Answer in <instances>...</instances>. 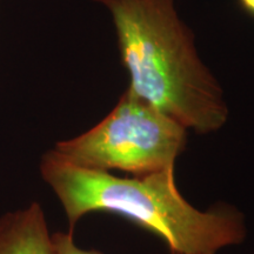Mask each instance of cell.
Here are the masks:
<instances>
[{"mask_svg": "<svg viewBox=\"0 0 254 254\" xmlns=\"http://www.w3.org/2000/svg\"><path fill=\"white\" fill-rule=\"evenodd\" d=\"M55 254H103L99 251L82 250L75 244L73 232H57L52 234Z\"/></svg>", "mask_w": 254, "mask_h": 254, "instance_id": "cell-5", "label": "cell"}, {"mask_svg": "<svg viewBox=\"0 0 254 254\" xmlns=\"http://www.w3.org/2000/svg\"><path fill=\"white\" fill-rule=\"evenodd\" d=\"M40 174L72 232L86 214L106 212L152 232L172 254H217L247 237L246 218L236 206L217 202L200 211L190 205L178 190L174 168L122 178L79 166L51 150L41 158Z\"/></svg>", "mask_w": 254, "mask_h": 254, "instance_id": "cell-1", "label": "cell"}, {"mask_svg": "<svg viewBox=\"0 0 254 254\" xmlns=\"http://www.w3.org/2000/svg\"><path fill=\"white\" fill-rule=\"evenodd\" d=\"M186 144L185 127L127 88L106 118L53 150L79 166L140 177L176 167Z\"/></svg>", "mask_w": 254, "mask_h": 254, "instance_id": "cell-3", "label": "cell"}, {"mask_svg": "<svg viewBox=\"0 0 254 254\" xmlns=\"http://www.w3.org/2000/svg\"><path fill=\"white\" fill-rule=\"evenodd\" d=\"M94 1L112 17L132 93L198 134L227 123L224 91L200 58L176 0Z\"/></svg>", "mask_w": 254, "mask_h": 254, "instance_id": "cell-2", "label": "cell"}, {"mask_svg": "<svg viewBox=\"0 0 254 254\" xmlns=\"http://www.w3.org/2000/svg\"><path fill=\"white\" fill-rule=\"evenodd\" d=\"M171 254H172V253H171Z\"/></svg>", "mask_w": 254, "mask_h": 254, "instance_id": "cell-7", "label": "cell"}, {"mask_svg": "<svg viewBox=\"0 0 254 254\" xmlns=\"http://www.w3.org/2000/svg\"><path fill=\"white\" fill-rule=\"evenodd\" d=\"M0 254H55L52 233L39 202L0 217Z\"/></svg>", "mask_w": 254, "mask_h": 254, "instance_id": "cell-4", "label": "cell"}, {"mask_svg": "<svg viewBox=\"0 0 254 254\" xmlns=\"http://www.w3.org/2000/svg\"><path fill=\"white\" fill-rule=\"evenodd\" d=\"M241 7L254 17V0H238Z\"/></svg>", "mask_w": 254, "mask_h": 254, "instance_id": "cell-6", "label": "cell"}]
</instances>
